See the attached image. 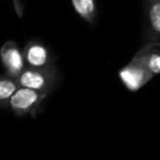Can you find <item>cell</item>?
Wrapping results in <instances>:
<instances>
[{"instance_id": "3957f363", "label": "cell", "mask_w": 160, "mask_h": 160, "mask_svg": "<svg viewBox=\"0 0 160 160\" xmlns=\"http://www.w3.org/2000/svg\"><path fill=\"white\" fill-rule=\"evenodd\" d=\"M118 75L122 85L130 91H138L154 78L150 71L132 59L119 70Z\"/></svg>"}, {"instance_id": "ba28073f", "label": "cell", "mask_w": 160, "mask_h": 160, "mask_svg": "<svg viewBox=\"0 0 160 160\" xmlns=\"http://www.w3.org/2000/svg\"><path fill=\"white\" fill-rule=\"evenodd\" d=\"M75 12L85 21L92 24L98 15L95 0H71Z\"/></svg>"}, {"instance_id": "5b68a950", "label": "cell", "mask_w": 160, "mask_h": 160, "mask_svg": "<svg viewBox=\"0 0 160 160\" xmlns=\"http://www.w3.org/2000/svg\"><path fill=\"white\" fill-rule=\"evenodd\" d=\"M132 60L142 65L154 76L160 74V41L145 44L134 56Z\"/></svg>"}, {"instance_id": "8992f818", "label": "cell", "mask_w": 160, "mask_h": 160, "mask_svg": "<svg viewBox=\"0 0 160 160\" xmlns=\"http://www.w3.org/2000/svg\"><path fill=\"white\" fill-rule=\"evenodd\" d=\"M24 59L30 68H49L50 66V50L40 41H29L24 48Z\"/></svg>"}, {"instance_id": "277c9868", "label": "cell", "mask_w": 160, "mask_h": 160, "mask_svg": "<svg viewBox=\"0 0 160 160\" xmlns=\"http://www.w3.org/2000/svg\"><path fill=\"white\" fill-rule=\"evenodd\" d=\"M0 60L5 68L6 74L12 78H18L26 68L22 51H20L15 41H6L0 49Z\"/></svg>"}, {"instance_id": "6da1fadb", "label": "cell", "mask_w": 160, "mask_h": 160, "mask_svg": "<svg viewBox=\"0 0 160 160\" xmlns=\"http://www.w3.org/2000/svg\"><path fill=\"white\" fill-rule=\"evenodd\" d=\"M48 94L49 92L45 91L19 86L9 101V108L11 109L12 112H15L19 116H24L28 114L34 115L40 109Z\"/></svg>"}, {"instance_id": "7a4b0ae2", "label": "cell", "mask_w": 160, "mask_h": 160, "mask_svg": "<svg viewBox=\"0 0 160 160\" xmlns=\"http://www.w3.org/2000/svg\"><path fill=\"white\" fill-rule=\"evenodd\" d=\"M19 86L50 92L55 85L56 74L51 66L49 68H30L26 66L16 78Z\"/></svg>"}, {"instance_id": "52a82bcc", "label": "cell", "mask_w": 160, "mask_h": 160, "mask_svg": "<svg viewBox=\"0 0 160 160\" xmlns=\"http://www.w3.org/2000/svg\"><path fill=\"white\" fill-rule=\"evenodd\" d=\"M144 12L150 41H160V0H144Z\"/></svg>"}, {"instance_id": "9c48e42d", "label": "cell", "mask_w": 160, "mask_h": 160, "mask_svg": "<svg viewBox=\"0 0 160 160\" xmlns=\"http://www.w3.org/2000/svg\"><path fill=\"white\" fill-rule=\"evenodd\" d=\"M18 88L19 84L16 78L10 76L9 74L0 75V108L9 106V101Z\"/></svg>"}, {"instance_id": "30bf717a", "label": "cell", "mask_w": 160, "mask_h": 160, "mask_svg": "<svg viewBox=\"0 0 160 160\" xmlns=\"http://www.w3.org/2000/svg\"><path fill=\"white\" fill-rule=\"evenodd\" d=\"M12 2H14V8H15V11H16L18 16H19V18H21V16H22V14H24L21 1H20V0H12Z\"/></svg>"}]
</instances>
